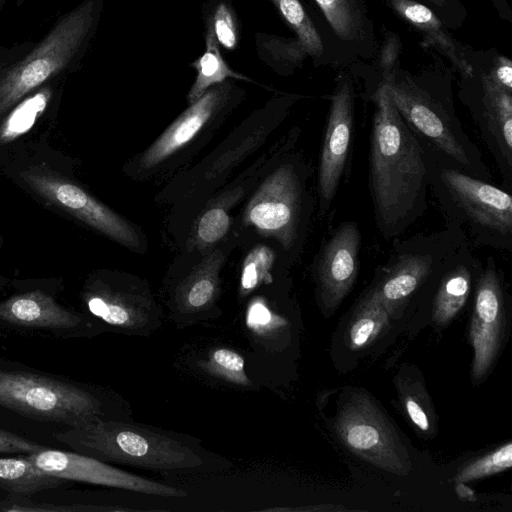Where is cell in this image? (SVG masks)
I'll list each match as a JSON object with an SVG mask.
<instances>
[{
	"label": "cell",
	"instance_id": "obj_1",
	"mask_svg": "<svg viewBox=\"0 0 512 512\" xmlns=\"http://www.w3.org/2000/svg\"><path fill=\"white\" fill-rule=\"evenodd\" d=\"M56 438L77 453L162 474L205 473L227 466L189 436L131 419L94 417Z\"/></svg>",
	"mask_w": 512,
	"mask_h": 512
},
{
	"label": "cell",
	"instance_id": "obj_2",
	"mask_svg": "<svg viewBox=\"0 0 512 512\" xmlns=\"http://www.w3.org/2000/svg\"><path fill=\"white\" fill-rule=\"evenodd\" d=\"M423 151L391 101L386 82L375 98L369 183L383 233L402 228L423 200L426 188Z\"/></svg>",
	"mask_w": 512,
	"mask_h": 512
},
{
	"label": "cell",
	"instance_id": "obj_3",
	"mask_svg": "<svg viewBox=\"0 0 512 512\" xmlns=\"http://www.w3.org/2000/svg\"><path fill=\"white\" fill-rule=\"evenodd\" d=\"M93 2L66 14L26 58L0 75V116L75 56L93 20Z\"/></svg>",
	"mask_w": 512,
	"mask_h": 512
},
{
	"label": "cell",
	"instance_id": "obj_4",
	"mask_svg": "<svg viewBox=\"0 0 512 512\" xmlns=\"http://www.w3.org/2000/svg\"><path fill=\"white\" fill-rule=\"evenodd\" d=\"M0 405L31 418L70 426L105 415L104 403L92 393L25 372L0 371Z\"/></svg>",
	"mask_w": 512,
	"mask_h": 512
},
{
	"label": "cell",
	"instance_id": "obj_5",
	"mask_svg": "<svg viewBox=\"0 0 512 512\" xmlns=\"http://www.w3.org/2000/svg\"><path fill=\"white\" fill-rule=\"evenodd\" d=\"M342 443L363 460L390 473L407 475L409 455L393 426L370 397L354 393L336 420Z\"/></svg>",
	"mask_w": 512,
	"mask_h": 512
},
{
	"label": "cell",
	"instance_id": "obj_6",
	"mask_svg": "<svg viewBox=\"0 0 512 512\" xmlns=\"http://www.w3.org/2000/svg\"><path fill=\"white\" fill-rule=\"evenodd\" d=\"M21 176L52 204L126 247H139L138 234L128 222L70 180L40 167H31Z\"/></svg>",
	"mask_w": 512,
	"mask_h": 512
},
{
	"label": "cell",
	"instance_id": "obj_7",
	"mask_svg": "<svg viewBox=\"0 0 512 512\" xmlns=\"http://www.w3.org/2000/svg\"><path fill=\"white\" fill-rule=\"evenodd\" d=\"M38 469L63 480L80 481L128 490L145 495L184 498L175 486L116 468L107 462L77 452L42 449L26 456Z\"/></svg>",
	"mask_w": 512,
	"mask_h": 512
},
{
	"label": "cell",
	"instance_id": "obj_8",
	"mask_svg": "<svg viewBox=\"0 0 512 512\" xmlns=\"http://www.w3.org/2000/svg\"><path fill=\"white\" fill-rule=\"evenodd\" d=\"M300 209V185L289 166H281L262 183L250 200L245 220L285 248L295 238Z\"/></svg>",
	"mask_w": 512,
	"mask_h": 512
},
{
	"label": "cell",
	"instance_id": "obj_9",
	"mask_svg": "<svg viewBox=\"0 0 512 512\" xmlns=\"http://www.w3.org/2000/svg\"><path fill=\"white\" fill-rule=\"evenodd\" d=\"M89 312L128 336H149L162 324V312L146 288L94 285L84 295Z\"/></svg>",
	"mask_w": 512,
	"mask_h": 512
},
{
	"label": "cell",
	"instance_id": "obj_10",
	"mask_svg": "<svg viewBox=\"0 0 512 512\" xmlns=\"http://www.w3.org/2000/svg\"><path fill=\"white\" fill-rule=\"evenodd\" d=\"M354 127V94L348 80L337 86L320 154L318 188L324 204L333 199L349 155Z\"/></svg>",
	"mask_w": 512,
	"mask_h": 512
},
{
	"label": "cell",
	"instance_id": "obj_11",
	"mask_svg": "<svg viewBox=\"0 0 512 512\" xmlns=\"http://www.w3.org/2000/svg\"><path fill=\"white\" fill-rule=\"evenodd\" d=\"M505 309L498 277L487 269L478 281L470 339L474 348L472 375L482 378L491 367L500 345Z\"/></svg>",
	"mask_w": 512,
	"mask_h": 512
},
{
	"label": "cell",
	"instance_id": "obj_12",
	"mask_svg": "<svg viewBox=\"0 0 512 512\" xmlns=\"http://www.w3.org/2000/svg\"><path fill=\"white\" fill-rule=\"evenodd\" d=\"M392 103L401 117L444 154L463 165L469 160L450 121L420 90L407 84L386 82Z\"/></svg>",
	"mask_w": 512,
	"mask_h": 512
},
{
	"label": "cell",
	"instance_id": "obj_13",
	"mask_svg": "<svg viewBox=\"0 0 512 512\" xmlns=\"http://www.w3.org/2000/svg\"><path fill=\"white\" fill-rule=\"evenodd\" d=\"M360 233L354 223L342 224L325 245L318 284L326 309L336 308L352 288L359 269Z\"/></svg>",
	"mask_w": 512,
	"mask_h": 512
},
{
	"label": "cell",
	"instance_id": "obj_14",
	"mask_svg": "<svg viewBox=\"0 0 512 512\" xmlns=\"http://www.w3.org/2000/svg\"><path fill=\"white\" fill-rule=\"evenodd\" d=\"M442 180L472 220L502 235L511 233L512 199L508 193L451 169L443 171Z\"/></svg>",
	"mask_w": 512,
	"mask_h": 512
},
{
	"label": "cell",
	"instance_id": "obj_15",
	"mask_svg": "<svg viewBox=\"0 0 512 512\" xmlns=\"http://www.w3.org/2000/svg\"><path fill=\"white\" fill-rule=\"evenodd\" d=\"M222 87L207 90L193 102L142 155L144 168L156 166L192 140L223 99Z\"/></svg>",
	"mask_w": 512,
	"mask_h": 512
},
{
	"label": "cell",
	"instance_id": "obj_16",
	"mask_svg": "<svg viewBox=\"0 0 512 512\" xmlns=\"http://www.w3.org/2000/svg\"><path fill=\"white\" fill-rule=\"evenodd\" d=\"M0 319L11 324L48 329H72L83 319L41 291L14 295L0 302Z\"/></svg>",
	"mask_w": 512,
	"mask_h": 512
},
{
	"label": "cell",
	"instance_id": "obj_17",
	"mask_svg": "<svg viewBox=\"0 0 512 512\" xmlns=\"http://www.w3.org/2000/svg\"><path fill=\"white\" fill-rule=\"evenodd\" d=\"M220 262L211 256L177 288L170 310L178 325L203 320L212 311L219 293Z\"/></svg>",
	"mask_w": 512,
	"mask_h": 512
},
{
	"label": "cell",
	"instance_id": "obj_18",
	"mask_svg": "<svg viewBox=\"0 0 512 512\" xmlns=\"http://www.w3.org/2000/svg\"><path fill=\"white\" fill-rule=\"evenodd\" d=\"M432 258L426 255H405L387 272L369 294L392 313L426 279Z\"/></svg>",
	"mask_w": 512,
	"mask_h": 512
},
{
	"label": "cell",
	"instance_id": "obj_19",
	"mask_svg": "<svg viewBox=\"0 0 512 512\" xmlns=\"http://www.w3.org/2000/svg\"><path fill=\"white\" fill-rule=\"evenodd\" d=\"M485 114L488 132L494 139L505 164L512 162V97L511 91L492 78L485 84Z\"/></svg>",
	"mask_w": 512,
	"mask_h": 512
},
{
	"label": "cell",
	"instance_id": "obj_20",
	"mask_svg": "<svg viewBox=\"0 0 512 512\" xmlns=\"http://www.w3.org/2000/svg\"><path fill=\"white\" fill-rule=\"evenodd\" d=\"M63 482L38 469L27 457L0 458V488L18 496L56 488Z\"/></svg>",
	"mask_w": 512,
	"mask_h": 512
},
{
	"label": "cell",
	"instance_id": "obj_21",
	"mask_svg": "<svg viewBox=\"0 0 512 512\" xmlns=\"http://www.w3.org/2000/svg\"><path fill=\"white\" fill-rule=\"evenodd\" d=\"M335 34L343 41L359 43L367 32L362 0H315Z\"/></svg>",
	"mask_w": 512,
	"mask_h": 512
},
{
	"label": "cell",
	"instance_id": "obj_22",
	"mask_svg": "<svg viewBox=\"0 0 512 512\" xmlns=\"http://www.w3.org/2000/svg\"><path fill=\"white\" fill-rule=\"evenodd\" d=\"M469 271L459 266L445 276L434 301L433 318L438 324L451 321L464 306L470 292Z\"/></svg>",
	"mask_w": 512,
	"mask_h": 512
},
{
	"label": "cell",
	"instance_id": "obj_23",
	"mask_svg": "<svg viewBox=\"0 0 512 512\" xmlns=\"http://www.w3.org/2000/svg\"><path fill=\"white\" fill-rule=\"evenodd\" d=\"M193 66L197 69V77L188 94L190 104L199 99L209 87L224 81L227 77L244 78L227 66L210 28L206 34V51Z\"/></svg>",
	"mask_w": 512,
	"mask_h": 512
},
{
	"label": "cell",
	"instance_id": "obj_24",
	"mask_svg": "<svg viewBox=\"0 0 512 512\" xmlns=\"http://www.w3.org/2000/svg\"><path fill=\"white\" fill-rule=\"evenodd\" d=\"M388 317V312L378 301L370 295L364 298L349 327L350 348L358 350L374 341L387 325Z\"/></svg>",
	"mask_w": 512,
	"mask_h": 512
},
{
	"label": "cell",
	"instance_id": "obj_25",
	"mask_svg": "<svg viewBox=\"0 0 512 512\" xmlns=\"http://www.w3.org/2000/svg\"><path fill=\"white\" fill-rule=\"evenodd\" d=\"M394 9L416 28L426 33L432 41L439 44L454 59L459 61L455 48L449 37L442 30L441 23L433 12L413 0H390Z\"/></svg>",
	"mask_w": 512,
	"mask_h": 512
},
{
	"label": "cell",
	"instance_id": "obj_26",
	"mask_svg": "<svg viewBox=\"0 0 512 512\" xmlns=\"http://www.w3.org/2000/svg\"><path fill=\"white\" fill-rule=\"evenodd\" d=\"M286 22L297 34L301 48L311 56L323 53V43L299 0H272Z\"/></svg>",
	"mask_w": 512,
	"mask_h": 512
},
{
	"label": "cell",
	"instance_id": "obj_27",
	"mask_svg": "<svg viewBox=\"0 0 512 512\" xmlns=\"http://www.w3.org/2000/svg\"><path fill=\"white\" fill-rule=\"evenodd\" d=\"M203 369L229 384L246 387L251 380L245 372L244 357L237 351L227 347H216L208 352L201 364Z\"/></svg>",
	"mask_w": 512,
	"mask_h": 512
},
{
	"label": "cell",
	"instance_id": "obj_28",
	"mask_svg": "<svg viewBox=\"0 0 512 512\" xmlns=\"http://www.w3.org/2000/svg\"><path fill=\"white\" fill-rule=\"evenodd\" d=\"M49 94L46 91L22 102L0 127V143H6L28 131L37 116L45 109Z\"/></svg>",
	"mask_w": 512,
	"mask_h": 512
},
{
	"label": "cell",
	"instance_id": "obj_29",
	"mask_svg": "<svg viewBox=\"0 0 512 512\" xmlns=\"http://www.w3.org/2000/svg\"><path fill=\"white\" fill-rule=\"evenodd\" d=\"M275 259L274 252L265 245H258L246 256L242 266L240 289L248 293L262 283H271V268Z\"/></svg>",
	"mask_w": 512,
	"mask_h": 512
},
{
	"label": "cell",
	"instance_id": "obj_30",
	"mask_svg": "<svg viewBox=\"0 0 512 512\" xmlns=\"http://www.w3.org/2000/svg\"><path fill=\"white\" fill-rule=\"evenodd\" d=\"M511 465L512 444L508 442L499 449L463 467L456 477V482L474 481L509 469Z\"/></svg>",
	"mask_w": 512,
	"mask_h": 512
},
{
	"label": "cell",
	"instance_id": "obj_31",
	"mask_svg": "<svg viewBox=\"0 0 512 512\" xmlns=\"http://www.w3.org/2000/svg\"><path fill=\"white\" fill-rule=\"evenodd\" d=\"M229 225V216L223 208L215 206L208 209L196 226L199 243L210 245L218 242L227 233Z\"/></svg>",
	"mask_w": 512,
	"mask_h": 512
},
{
	"label": "cell",
	"instance_id": "obj_32",
	"mask_svg": "<svg viewBox=\"0 0 512 512\" xmlns=\"http://www.w3.org/2000/svg\"><path fill=\"white\" fill-rule=\"evenodd\" d=\"M215 39L226 49H234L237 45L236 23L231 10L220 3L214 11L209 26Z\"/></svg>",
	"mask_w": 512,
	"mask_h": 512
},
{
	"label": "cell",
	"instance_id": "obj_33",
	"mask_svg": "<svg viewBox=\"0 0 512 512\" xmlns=\"http://www.w3.org/2000/svg\"><path fill=\"white\" fill-rule=\"evenodd\" d=\"M403 405L413 424L422 432L431 430L430 409L425 406L422 395L406 393L403 396Z\"/></svg>",
	"mask_w": 512,
	"mask_h": 512
},
{
	"label": "cell",
	"instance_id": "obj_34",
	"mask_svg": "<svg viewBox=\"0 0 512 512\" xmlns=\"http://www.w3.org/2000/svg\"><path fill=\"white\" fill-rule=\"evenodd\" d=\"M44 449L43 446L9 431L0 429V452L2 453H35Z\"/></svg>",
	"mask_w": 512,
	"mask_h": 512
},
{
	"label": "cell",
	"instance_id": "obj_35",
	"mask_svg": "<svg viewBox=\"0 0 512 512\" xmlns=\"http://www.w3.org/2000/svg\"><path fill=\"white\" fill-rule=\"evenodd\" d=\"M499 86L511 91L512 89V67L511 62L507 59H502V63L496 68L495 77L492 78Z\"/></svg>",
	"mask_w": 512,
	"mask_h": 512
},
{
	"label": "cell",
	"instance_id": "obj_36",
	"mask_svg": "<svg viewBox=\"0 0 512 512\" xmlns=\"http://www.w3.org/2000/svg\"><path fill=\"white\" fill-rule=\"evenodd\" d=\"M427 1L434 4L435 6H438V7H443L446 4V0H427Z\"/></svg>",
	"mask_w": 512,
	"mask_h": 512
},
{
	"label": "cell",
	"instance_id": "obj_37",
	"mask_svg": "<svg viewBox=\"0 0 512 512\" xmlns=\"http://www.w3.org/2000/svg\"><path fill=\"white\" fill-rule=\"evenodd\" d=\"M2 0H0V3H1Z\"/></svg>",
	"mask_w": 512,
	"mask_h": 512
}]
</instances>
